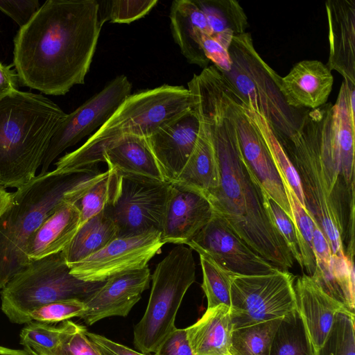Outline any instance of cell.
<instances>
[{
	"label": "cell",
	"mask_w": 355,
	"mask_h": 355,
	"mask_svg": "<svg viewBox=\"0 0 355 355\" xmlns=\"http://www.w3.org/2000/svg\"><path fill=\"white\" fill-rule=\"evenodd\" d=\"M119 181L120 175L114 169L108 168L76 203L80 211V226L103 211L114 198Z\"/></svg>",
	"instance_id": "cell-36"
},
{
	"label": "cell",
	"mask_w": 355,
	"mask_h": 355,
	"mask_svg": "<svg viewBox=\"0 0 355 355\" xmlns=\"http://www.w3.org/2000/svg\"><path fill=\"white\" fill-rule=\"evenodd\" d=\"M329 53L327 67L355 85V0H328Z\"/></svg>",
	"instance_id": "cell-20"
},
{
	"label": "cell",
	"mask_w": 355,
	"mask_h": 355,
	"mask_svg": "<svg viewBox=\"0 0 355 355\" xmlns=\"http://www.w3.org/2000/svg\"><path fill=\"white\" fill-rule=\"evenodd\" d=\"M171 182L123 176L103 212L115 224L118 237L161 231Z\"/></svg>",
	"instance_id": "cell-12"
},
{
	"label": "cell",
	"mask_w": 355,
	"mask_h": 355,
	"mask_svg": "<svg viewBox=\"0 0 355 355\" xmlns=\"http://www.w3.org/2000/svg\"><path fill=\"white\" fill-rule=\"evenodd\" d=\"M155 355H194L189 345L186 328H176Z\"/></svg>",
	"instance_id": "cell-45"
},
{
	"label": "cell",
	"mask_w": 355,
	"mask_h": 355,
	"mask_svg": "<svg viewBox=\"0 0 355 355\" xmlns=\"http://www.w3.org/2000/svg\"><path fill=\"white\" fill-rule=\"evenodd\" d=\"M262 194L263 205L271 221L285 241L293 259L304 270L295 228L293 221L283 209L268 195L263 187Z\"/></svg>",
	"instance_id": "cell-41"
},
{
	"label": "cell",
	"mask_w": 355,
	"mask_h": 355,
	"mask_svg": "<svg viewBox=\"0 0 355 355\" xmlns=\"http://www.w3.org/2000/svg\"><path fill=\"white\" fill-rule=\"evenodd\" d=\"M86 331L85 327L78 325L55 350L46 355H107L89 339Z\"/></svg>",
	"instance_id": "cell-42"
},
{
	"label": "cell",
	"mask_w": 355,
	"mask_h": 355,
	"mask_svg": "<svg viewBox=\"0 0 355 355\" xmlns=\"http://www.w3.org/2000/svg\"><path fill=\"white\" fill-rule=\"evenodd\" d=\"M282 318L233 329L229 355H270L273 337Z\"/></svg>",
	"instance_id": "cell-31"
},
{
	"label": "cell",
	"mask_w": 355,
	"mask_h": 355,
	"mask_svg": "<svg viewBox=\"0 0 355 355\" xmlns=\"http://www.w3.org/2000/svg\"><path fill=\"white\" fill-rule=\"evenodd\" d=\"M104 173L97 166L67 174L48 171L12 193L0 218V290L31 262L26 250L46 218L61 204L76 203Z\"/></svg>",
	"instance_id": "cell-3"
},
{
	"label": "cell",
	"mask_w": 355,
	"mask_h": 355,
	"mask_svg": "<svg viewBox=\"0 0 355 355\" xmlns=\"http://www.w3.org/2000/svg\"><path fill=\"white\" fill-rule=\"evenodd\" d=\"M301 121L317 148L327 178L330 196L340 215L354 209V192L345 173L354 164L355 128L351 118L331 103L304 112Z\"/></svg>",
	"instance_id": "cell-9"
},
{
	"label": "cell",
	"mask_w": 355,
	"mask_h": 355,
	"mask_svg": "<svg viewBox=\"0 0 355 355\" xmlns=\"http://www.w3.org/2000/svg\"><path fill=\"white\" fill-rule=\"evenodd\" d=\"M67 114L42 94L16 89L0 97V187L19 188L36 176Z\"/></svg>",
	"instance_id": "cell-4"
},
{
	"label": "cell",
	"mask_w": 355,
	"mask_h": 355,
	"mask_svg": "<svg viewBox=\"0 0 355 355\" xmlns=\"http://www.w3.org/2000/svg\"><path fill=\"white\" fill-rule=\"evenodd\" d=\"M0 355H37L31 349H14L0 346Z\"/></svg>",
	"instance_id": "cell-49"
},
{
	"label": "cell",
	"mask_w": 355,
	"mask_h": 355,
	"mask_svg": "<svg viewBox=\"0 0 355 355\" xmlns=\"http://www.w3.org/2000/svg\"><path fill=\"white\" fill-rule=\"evenodd\" d=\"M199 44L207 58L220 71H228L230 69L231 60L228 50L214 37L201 31L199 35Z\"/></svg>",
	"instance_id": "cell-44"
},
{
	"label": "cell",
	"mask_w": 355,
	"mask_h": 355,
	"mask_svg": "<svg viewBox=\"0 0 355 355\" xmlns=\"http://www.w3.org/2000/svg\"><path fill=\"white\" fill-rule=\"evenodd\" d=\"M101 24H130L144 17L158 3L157 0H112L98 1Z\"/></svg>",
	"instance_id": "cell-39"
},
{
	"label": "cell",
	"mask_w": 355,
	"mask_h": 355,
	"mask_svg": "<svg viewBox=\"0 0 355 355\" xmlns=\"http://www.w3.org/2000/svg\"><path fill=\"white\" fill-rule=\"evenodd\" d=\"M173 182L198 191L207 198L218 187L219 173L216 153L207 130L200 123L194 148Z\"/></svg>",
	"instance_id": "cell-27"
},
{
	"label": "cell",
	"mask_w": 355,
	"mask_h": 355,
	"mask_svg": "<svg viewBox=\"0 0 355 355\" xmlns=\"http://www.w3.org/2000/svg\"><path fill=\"white\" fill-rule=\"evenodd\" d=\"M194 355H229L233 325L230 307L220 304L207 309L194 324L186 328Z\"/></svg>",
	"instance_id": "cell-26"
},
{
	"label": "cell",
	"mask_w": 355,
	"mask_h": 355,
	"mask_svg": "<svg viewBox=\"0 0 355 355\" xmlns=\"http://www.w3.org/2000/svg\"><path fill=\"white\" fill-rule=\"evenodd\" d=\"M151 279L148 302L133 334L135 348L146 354H155L176 329L178 311L196 281L191 249L182 245L173 248L156 266Z\"/></svg>",
	"instance_id": "cell-7"
},
{
	"label": "cell",
	"mask_w": 355,
	"mask_h": 355,
	"mask_svg": "<svg viewBox=\"0 0 355 355\" xmlns=\"http://www.w3.org/2000/svg\"><path fill=\"white\" fill-rule=\"evenodd\" d=\"M199 128L191 108L146 138L166 182L177 180L194 148Z\"/></svg>",
	"instance_id": "cell-18"
},
{
	"label": "cell",
	"mask_w": 355,
	"mask_h": 355,
	"mask_svg": "<svg viewBox=\"0 0 355 355\" xmlns=\"http://www.w3.org/2000/svg\"><path fill=\"white\" fill-rule=\"evenodd\" d=\"M300 179L305 209L320 227L332 254L350 252L345 227L330 196L327 178L313 139L301 121L295 132L280 142Z\"/></svg>",
	"instance_id": "cell-10"
},
{
	"label": "cell",
	"mask_w": 355,
	"mask_h": 355,
	"mask_svg": "<svg viewBox=\"0 0 355 355\" xmlns=\"http://www.w3.org/2000/svg\"><path fill=\"white\" fill-rule=\"evenodd\" d=\"M85 311L83 300L68 299L49 303L31 311L28 317V322L37 321L48 324L68 320L72 318H80Z\"/></svg>",
	"instance_id": "cell-40"
},
{
	"label": "cell",
	"mask_w": 355,
	"mask_h": 355,
	"mask_svg": "<svg viewBox=\"0 0 355 355\" xmlns=\"http://www.w3.org/2000/svg\"><path fill=\"white\" fill-rule=\"evenodd\" d=\"M10 67L0 62V97L17 89L18 76Z\"/></svg>",
	"instance_id": "cell-47"
},
{
	"label": "cell",
	"mask_w": 355,
	"mask_h": 355,
	"mask_svg": "<svg viewBox=\"0 0 355 355\" xmlns=\"http://www.w3.org/2000/svg\"><path fill=\"white\" fill-rule=\"evenodd\" d=\"M313 250L315 259V270L311 278L330 297L346 309L344 297L335 282L331 271V250L320 227L315 223Z\"/></svg>",
	"instance_id": "cell-37"
},
{
	"label": "cell",
	"mask_w": 355,
	"mask_h": 355,
	"mask_svg": "<svg viewBox=\"0 0 355 355\" xmlns=\"http://www.w3.org/2000/svg\"><path fill=\"white\" fill-rule=\"evenodd\" d=\"M164 243L160 232L117 237L106 246L70 267L76 278L87 282H103L127 271L143 268Z\"/></svg>",
	"instance_id": "cell-14"
},
{
	"label": "cell",
	"mask_w": 355,
	"mask_h": 355,
	"mask_svg": "<svg viewBox=\"0 0 355 355\" xmlns=\"http://www.w3.org/2000/svg\"><path fill=\"white\" fill-rule=\"evenodd\" d=\"M333 84V75L326 64L305 60L296 63L282 78L280 90L292 108L313 110L327 103Z\"/></svg>",
	"instance_id": "cell-22"
},
{
	"label": "cell",
	"mask_w": 355,
	"mask_h": 355,
	"mask_svg": "<svg viewBox=\"0 0 355 355\" xmlns=\"http://www.w3.org/2000/svg\"><path fill=\"white\" fill-rule=\"evenodd\" d=\"M102 25L96 0H47L14 38L19 83L52 96L85 83Z\"/></svg>",
	"instance_id": "cell-2"
},
{
	"label": "cell",
	"mask_w": 355,
	"mask_h": 355,
	"mask_svg": "<svg viewBox=\"0 0 355 355\" xmlns=\"http://www.w3.org/2000/svg\"><path fill=\"white\" fill-rule=\"evenodd\" d=\"M239 105L236 124L243 156L268 195L283 209L293 223V216L281 177L257 130Z\"/></svg>",
	"instance_id": "cell-19"
},
{
	"label": "cell",
	"mask_w": 355,
	"mask_h": 355,
	"mask_svg": "<svg viewBox=\"0 0 355 355\" xmlns=\"http://www.w3.org/2000/svg\"><path fill=\"white\" fill-rule=\"evenodd\" d=\"M148 266L112 276L83 302L85 311L80 318L87 325L112 316L126 317L149 287Z\"/></svg>",
	"instance_id": "cell-16"
},
{
	"label": "cell",
	"mask_w": 355,
	"mask_h": 355,
	"mask_svg": "<svg viewBox=\"0 0 355 355\" xmlns=\"http://www.w3.org/2000/svg\"><path fill=\"white\" fill-rule=\"evenodd\" d=\"M190 94L192 110L207 130L217 159L219 184L207 197L213 213L262 258L288 270L294 259L268 214L262 187L240 147L236 112L243 102L218 76L197 82Z\"/></svg>",
	"instance_id": "cell-1"
},
{
	"label": "cell",
	"mask_w": 355,
	"mask_h": 355,
	"mask_svg": "<svg viewBox=\"0 0 355 355\" xmlns=\"http://www.w3.org/2000/svg\"><path fill=\"white\" fill-rule=\"evenodd\" d=\"M282 183L293 216V224L302 259L303 267L308 274L307 275L312 276L315 270V259L313 250L315 222L306 210L301 205L289 185L284 182Z\"/></svg>",
	"instance_id": "cell-34"
},
{
	"label": "cell",
	"mask_w": 355,
	"mask_h": 355,
	"mask_svg": "<svg viewBox=\"0 0 355 355\" xmlns=\"http://www.w3.org/2000/svg\"><path fill=\"white\" fill-rule=\"evenodd\" d=\"M131 89L132 83L127 76H117L99 92L67 114L50 141L39 174L48 172L52 162L64 150L103 125L131 94Z\"/></svg>",
	"instance_id": "cell-13"
},
{
	"label": "cell",
	"mask_w": 355,
	"mask_h": 355,
	"mask_svg": "<svg viewBox=\"0 0 355 355\" xmlns=\"http://www.w3.org/2000/svg\"><path fill=\"white\" fill-rule=\"evenodd\" d=\"M204 13L211 36L228 50L233 37L245 32L247 15L234 0H195Z\"/></svg>",
	"instance_id": "cell-29"
},
{
	"label": "cell",
	"mask_w": 355,
	"mask_h": 355,
	"mask_svg": "<svg viewBox=\"0 0 355 355\" xmlns=\"http://www.w3.org/2000/svg\"><path fill=\"white\" fill-rule=\"evenodd\" d=\"M12 193L0 187V218L11 202Z\"/></svg>",
	"instance_id": "cell-48"
},
{
	"label": "cell",
	"mask_w": 355,
	"mask_h": 355,
	"mask_svg": "<svg viewBox=\"0 0 355 355\" xmlns=\"http://www.w3.org/2000/svg\"><path fill=\"white\" fill-rule=\"evenodd\" d=\"M78 324L63 321L55 326L40 322H30L20 333V343L37 355H46L55 350Z\"/></svg>",
	"instance_id": "cell-33"
},
{
	"label": "cell",
	"mask_w": 355,
	"mask_h": 355,
	"mask_svg": "<svg viewBox=\"0 0 355 355\" xmlns=\"http://www.w3.org/2000/svg\"><path fill=\"white\" fill-rule=\"evenodd\" d=\"M80 221V211L76 203L59 205L30 239L26 250L29 260L62 252L75 236Z\"/></svg>",
	"instance_id": "cell-24"
},
{
	"label": "cell",
	"mask_w": 355,
	"mask_h": 355,
	"mask_svg": "<svg viewBox=\"0 0 355 355\" xmlns=\"http://www.w3.org/2000/svg\"><path fill=\"white\" fill-rule=\"evenodd\" d=\"M294 287L296 310L316 355L326 340L337 313L347 310L324 293L311 276L299 277Z\"/></svg>",
	"instance_id": "cell-21"
},
{
	"label": "cell",
	"mask_w": 355,
	"mask_h": 355,
	"mask_svg": "<svg viewBox=\"0 0 355 355\" xmlns=\"http://www.w3.org/2000/svg\"><path fill=\"white\" fill-rule=\"evenodd\" d=\"M192 108L189 89L163 85L129 95L109 119L75 150L55 164L54 174L72 173L105 162L106 149L120 137L131 135L147 138Z\"/></svg>",
	"instance_id": "cell-5"
},
{
	"label": "cell",
	"mask_w": 355,
	"mask_h": 355,
	"mask_svg": "<svg viewBox=\"0 0 355 355\" xmlns=\"http://www.w3.org/2000/svg\"><path fill=\"white\" fill-rule=\"evenodd\" d=\"M40 8L37 0H0V10L12 19L20 28L31 19Z\"/></svg>",
	"instance_id": "cell-43"
},
{
	"label": "cell",
	"mask_w": 355,
	"mask_h": 355,
	"mask_svg": "<svg viewBox=\"0 0 355 355\" xmlns=\"http://www.w3.org/2000/svg\"><path fill=\"white\" fill-rule=\"evenodd\" d=\"M103 282H87L70 272L62 252L32 261L1 289V310L12 323H28L29 313L51 302L84 300Z\"/></svg>",
	"instance_id": "cell-8"
},
{
	"label": "cell",
	"mask_w": 355,
	"mask_h": 355,
	"mask_svg": "<svg viewBox=\"0 0 355 355\" xmlns=\"http://www.w3.org/2000/svg\"><path fill=\"white\" fill-rule=\"evenodd\" d=\"M295 276L288 270L234 275L231 283L233 329L282 318L296 311Z\"/></svg>",
	"instance_id": "cell-11"
},
{
	"label": "cell",
	"mask_w": 355,
	"mask_h": 355,
	"mask_svg": "<svg viewBox=\"0 0 355 355\" xmlns=\"http://www.w3.org/2000/svg\"><path fill=\"white\" fill-rule=\"evenodd\" d=\"M103 157L108 168L121 175L166 182L145 137L124 135L106 149Z\"/></svg>",
	"instance_id": "cell-23"
},
{
	"label": "cell",
	"mask_w": 355,
	"mask_h": 355,
	"mask_svg": "<svg viewBox=\"0 0 355 355\" xmlns=\"http://www.w3.org/2000/svg\"><path fill=\"white\" fill-rule=\"evenodd\" d=\"M89 339L107 355H150L116 343L104 336L86 331ZM153 355H155L153 354Z\"/></svg>",
	"instance_id": "cell-46"
},
{
	"label": "cell",
	"mask_w": 355,
	"mask_h": 355,
	"mask_svg": "<svg viewBox=\"0 0 355 355\" xmlns=\"http://www.w3.org/2000/svg\"><path fill=\"white\" fill-rule=\"evenodd\" d=\"M118 237L114 222L103 211L81 225L62 251L69 268L99 251Z\"/></svg>",
	"instance_id": "cell-28"
},
{
	"label": "cell",
	"mask_w": 355,
	"mask_h": 355,
	"mask_svg": "<svg viewBox=\"0 0 355 355\" xmlns=\"http://www.w3.org/2000/svg\"><path fill=\"white\" fill-rule=\"evenodd\" d=\"M171 30L174 41L190 64L202 69L209 60L200 44L201 31L211 35L206 17L194 1L175 0L170 8Z\"/></svg>",
	"instance_id": "cell-25"
},
{
	"label": "cell",
	"mask_w": 355,
	"mask_h": 355,
	"mask_svg": "<svg viewBox=\"0 0 355 355\" xmlns=\"http://www.w3.org/2000/svg\"><path fill=\"white\" fill-rule=\"evenodd\" d=\"M187 245L236 275H266L279 269L255 252L214 213Z\"/></svg>",
	"instance_id": "cell-15"
},
{
	"label": "cell",
	"mask_w": 355,
	"mask_h": 355,
	"mask_svg": "<svg viewBox=\"0 0 355 355\" xmlns=\"http://www.w3.org/2000/svg\"><path fill=\"white\" fill-rule=\"evenodd\" d=\"M270 355H315L297 310L282 318Z\"/></svg>",
	"instance_id": "cell-32"
},
{
	"label": "cell",
	"mask_w": 355,
	"mask_h": 355,
	"mask_svg": "<svg viewBox=\"0 0 355 355\" xmlns=\"http://www.w3.org/2000/svg\"><path fill=\"white\" fill-rule=\"evenodd\" d=\"M354 313L339 312L316 355H355Z\"/></svg>",
	"instance_id": "cell-38"
},
{
	"label": "cell",
	"mask_w": 355,
	"mask_h": 355,
	"mask_svg": "<svg viewBox=\"0 0 355 355\" xmlns=\"http://www.w3.org/2000/svg\"><path fill=\"white\" fill-rule=\"evenodd\" d=\"M207 198L189 187L171 182L160 239L165 243L187 244L211 220Z\"/></svg>",
	"instance_id": "cell-17"
},
{
	"label": "cell",
	"mask_w": 355,
	"mask_h": 355,
	"mask_svg": "<svg viewBox=\"0 0 355 355\" xmlns=\"http://www.w3.org/2000/svg\"><path fill=\"white\" fill-rule=\"evenodd\" d=\"M244 112L263 141L282 181L287 183L305 209L304 194L300 177L285 153L282 144L266 119L256 112L251 105H243Z\"/></svg>",
	"instance_id": "cell-30"
},
{
	"label": "cell",
	"mask_w": 355,
	"mask_h": 355,
	"mask_svg": "<svg viewBox=\"0 0 355 355\" xmlns=\"http://www.w3.org/2000/svg\"><path fill=\"white\" fill-rule=\"evenodd\" d=\"M199 255L202 271L201 287L207 300V309L220 304L230 307L231 283L236 275L221 267L210 257Z\"/></svg>",
	"instance_id": "cell-35"
},
{
	"label": "cell",
	"mask_w": 355,
	"mask_h": 355,
	"mask_svg": "<svg viewBox=\"0 0 355 355\" xmlns=\"http://www.w3.org/2000/svg\"><path fill=\"white\" fill-rule=\"evenodd\" d=\"M228 53L230 69L220 72L232 89L266 119L279 142L291 137L302 115L286 103L280 90L282 77L257 51L251 34L234 35Z\"/></svg>",
	"instance_id": "cell-6"
}]
</instances>
